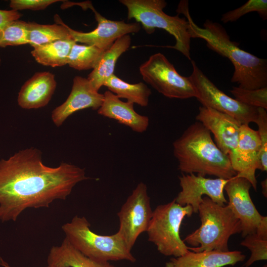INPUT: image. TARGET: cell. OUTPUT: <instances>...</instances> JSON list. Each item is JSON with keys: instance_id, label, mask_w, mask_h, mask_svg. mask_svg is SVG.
Masks as SVG:
<instances>
[{"instance_id": "cell-1", "label": "cell", "mask_w": 267, "mask_h": 267, "mask_svg": "<svg viewBox=\"0 0 267 267\" xmlns=\"http://www.w3.org/2000/svg\"><path fill=\"white\" fill-rule=\"evenodd\" d=\"M31 147L0 160V221H16L28 208H47L65 200L78 183L89 178L85 169L62 163L50 167Z\"/></svg>"}, {"instance_id": "cell-2", "label": "cell", "mask_w": 267, "mask_h": 267, "mask_svg": "<svg viewBox=\"0 0 267 267\" xmlns=\"http://www.w3.org/2000/svg\"><path fill=\"white\" fill-rule=\"evenodd\" d=\"M182 13L188 22L191 38H199L206 42L210 49L227 58L234 66L231 82L247 89L267 87V60L259 58L239 47L230 40L225 29L219 23L206 20L203 27L198 26L190 14L187 0H181L177 9Z\"/></svg>"}, {"instance_id": "cell-3", "label": "cell", "mask_w": 267, "mask_h": 267, "mask_svg": "<svg viewBox=\"0 0 267 267\" xmlns=\"http://www.w3.org/2000/svg\"><path fill=\"white\" fill-rule=\"evenodd\" d=\"M173 153L182 173H197L229 179L236 176L228 155L213 141L211 133L196 121L184 131L173 144Z\"/></svg>"}, {"instance_id": "cell-4", "label": "cell", "mask_w": 267, "mask_h": 267, "mask_svg": "<svg viewBox=\"0 0 267 267\" xmlns=\"http://www.w3.org/2000/svg\"><path fill=\"white\" fill-rule=\"evenodd\" d=\"M198 213L200 227L183 240L185 244L194 246L189 250L199 252L208 251L227 252L230 237L241 232L240 221L230 207L221 206L207 196H204Z\"/></svg>"}, {"instance_id": "cell-5", "label": "cell", "mask_w": 267, "mask_h": 267, "mask_svg": "<svg viewBox=\"0 0 267 267\" xmlns=\"http://www.w3.org/2000/svg\"><path fill=\"white\" fill-rule=\"evenodd\" d=\"M65 238L78 250L98 262L126 260L132 263L135 259L121 235L117 232L110 235L92 231L85 217L74 216L61 226Z\"/></svg>"}, {"instance_id": "cell-6", "label": "cell", "mask_w": 267, "mask_h": 267, "mask_svg": "<svg viewBox=\"0 0 267 267\" xmlns=\"http://www.w3.org/2000/svg\"><path fill=\"white\" fill-rule=\"evenodd\" d=\"M128 10V19H134L141 24L147 34L153 33L156 28L162 29L174 36L176 44L173 48L191 60L190 40L188 22L179 14L170 16L165 13L164 0H120Z\"/></svg>"}, {"instance_id": "cell-7", "label": "cell", "mask_w": 267, "mask_h": 267, "mask_svg": "<svg viewBox=\"0 0 267 267\" xmlns=\"http://www.w3.org/2000/svg\"><path fill=\"white\" fill-rule=\"evenodd\" d=\"M193 213L191 206H182L175 199L158 205L153 211L146 231L148 241L165 256L178 257L184 255L189 251V247L180 238V227L183 219L190 217Z\"/></svg>"}, {"instance_id": "cell-8", "label": "cell", "mask_w": 267, "mask_h": 267, "mask_svg": "<svg viewBox=\"0 0 267 267\" xmlns=\"http://www.w3.org/2000/svg\"><path fill=\"white\" fill-rule=\"evenodd\" d=\"M139 70L144 82L167 97L187 99L196 97L189 77L180 75L160 52L151 55L140 66Z\"/></svg>"}, {"instance_id": "cell-9", "label": "cell", "mask_w": 267, "mask_h": 267, "mask_svg": "<svg viewBox=\"0 0 267 267\" xmlns=\"http://www.w3.org/2000/svg\"><path fill=\"white\" fill-rule=\"evenodd\" d=\"M191 64L192 72L189 78L195 88L196 98L202 106L225 113L242 125L256 122L259 108L247 105L228 96L208 79L194 61L191 60Z\"/></svg>"}, {"instance_id": "cell-10", "label": "cell", "mask_w": 267, "mask_h": 267, "mask_svg": "<svg viewBox=\"0 0 267 267\" xmlns=\"http://www.w3.org/2000/svg\"><path fill=\"white\" fill-rule=\"evenodd\" d=\"M153 214L146 185L139 182L117 213V231L131 250L138 236L146 232Z\"/></svg>"}, {"instance_id": "cell-11", "label": "cell", "mask_w": 267, "mask_h": 267, "mask_svg": "<svg viewBox=\"0 0 267 267\" xmlns=\"http://www.w3.org/2000/svg\"><path fill=\"white\" fill-rule=\"evenodd\" d=\"M260 151L261 142L258 131L248 125H242L237 144L228 156L236 176L248 180L255 190L257 188L256 171L261 170Z\"/></svg>"}, {"instance_id": "cell-12", "label": "cell", "mask_w": 267, "mask_h": 267, "mask_svg": "<svg viewBox=\"0 0 267 267\" xmlns=\"http://www.w3.org/2000/svg\"><path fill=\"white\" fill-rule=\"evenodd\" d=\"M178 178L181 190L175 198V201L182 206H191L193 213H198L200 204L205 196L221 206L227 203L223 191L229 179L210 178L199 175L183 173Z\"/></svg>"}, {"instance_id": "cell-13", "label": "cell", "mask_w": 267, "mask_h": 267, "mask_svg": "<svg viewBox=\"0 0 267 267\" xmlns=\"http://www.w3.org/2000/svg\"><path fill=\"white\" fill-rule=\"evenodd\" d=\"M251 186L245 178L235 176L228 180L224 187L228 198L227 204L240 221L243 237L256 232L263 216L251 198Z\"/></svg>"}, {"instance_id": "cell-14", "label": "cell", "mask_w": 267, "mask_h": 267, "mask_svg": "<svg viewBox=\"0 0 267 267\" xmlns=\"http://www.w3.org/2000/svg\"><path fill=\"white\" fill-rule=\"evenodd\" d=\"M88 6L93 11L97 22V27L89 32H82L67 28L74 41L87 45H94L104 51L109 49L119 38L131 33L138 32L141 25L139 23H126L113 21L103 17L93 8L91 3Z\"/></svg>"}, {"instance_id": "cell-15", "label": "cell", "mask_w": 267, "mask_h": 267, "mask_svg": "<svg viewBox=\"0 0 267 267\" xmlns=\"http://www.w3.org/2000/svg\"><path fill=\"white\" fill-rule=\"evenodd\" d=\"M195 118L213 134L216 144L224 154L228 155L236 146L242 124L235 118L202 106Z\"/></svg>"}, {"instance_id": "cell-16", "label": "cell", "mask_w": 267, "mask_h": 267, "mask_svg": "<svg viewBox=\"0 0 267 267\" xmlns=\"http://www.w3.org/2000/svg\"><path fill=\"white\" fill-rule=\"evenodd\" d=\"M103 100V94L95 89L87 78L76 76L72 89L66 100L51 113L53 123L59 127L75 112L91 108L98 110Z\"/></svg>"}, {"instance_id": "cell-17", "label": "cell", "mask_w": 267, "mask_h": 267, "mask_svg": "<svg viewBox=\"0 0 267 267\" xmlns=\"http://www.w3.org/2000/svg\"><path fill=\"white\" fill-rule=\"evenodd\" d=\"M134 105L132 102L122 101L108 90L103 93V100L97 113L103 117L116 120L135 132L142 133L146 131L149 119L147 116L137 113Z\"/></svg>"}, {"instance_id": "cell-18", "label": "cell", "mask_w": 267, "mask_h": 267, "mask_svg": "<svg viewBox=\"0 0 267 267\" xmlns=\"http://www.w3.org/2000/svg\"><path fill=\"white\" fill-rule=\"evenodd\" d=\"M54 75L49 72L36 73L22 86L17 103L23 109H38L47 105L56 87Z\"/></svg>"}, {"instance_id": "cell-19", "label": "cell", "mask_w": 267, "mask_h": 267, "mask_svg": "<svg viewBox=\"0 0 267 267\" xmlns=\"http://www.w3.org/2000/svg\"><path fill=\"white\" fill-rule=\"evenodd\" d=\"M245 256L239 251L221 252L189 251L184 255L171 258L165 267H223L243 261Z\"/></svg>"}, {"instance_id": "cell-20", "label": "cell", "mask_w": 267, "mask_h": 267, "mask_svg": "<svg viewBox=\"0 0 267 267\" xmlns=\"http://www.w3.org/2000/svg\"><path fill=\"white\" fill-rule=\"evenodd\" d=\"M131 44V37L126 35L118 39L109 49L104 52L87 78L95 89L98 91L107 80L114 74L116 62L120 56L129 49Z\"/></svg>"}, {"instance_id": "cell-21", "label": "cell", "mask_w": 267, "mask_h": 267, "mask_svg": "<svg viewBox=\"0 0 267 267\" xmlns=\"http://www.w3.org/2000/svg\"><path fill=\"white\" fill-rule=\"evenodd\" d=\"M47 262L53 267H116L109 262H98L86 256L65 238L60 245L51 248Z\"/></svg>"}, {"instance_id": "cell-22", "label": "cell", "mask_w": 267, "mask_h": 267, "mask_svg": "<svg viewBox=\"0 0 267 267\" xmlns=\"http://www.w3.org/2000/svg\"><path fill=\"white\" fill-rule=\"evenodd\" d=\"M76 42L72 38L59 40L33 47L31 54L37 62L52 67L67 64L72 46Z\"/></svg>"}, {"instance_id": "cell-23", "label": "cell", "mask_w": 267, "mask_h": 267, "mask_svg": "<svg viewBox=\"0 0 267 267\" xmlns=\"http://www.w3.org/2000/svg\"><path fill=\"white\" fill-rule=\"evenodd\" d=\"M55 24H40L28 22V44L33 47L55 41L72 38L66 25L60 17L54 16Z\"/></svg>"}, {"instance_id": "cell-24", "label": "cell", "mask_w": 267, "mask_h": 267, "mask_svg": "<svg viewBox=\"0 0 267 267\" xmlns=\"http://www.w3.org/2000/svg\"><path fill=\"white\" fill-rule=\"evenodd\" d=\"M103 86L120 98L145 107L148 104L151 90L142 82L130 84L120 79L115 74L104 83Z\"/></svg>"}, {"instance_id": "cell-25", "label": "cell", "mask_w": 267, "mask_h": 267, "mask_svg": "<svg viewBox=\"0 0 267 267\" xmlns=\"http://www.w3.org/2000/svg\"><path fill=\"white\" fill-rule=\"evenodd\" d=\"M104 51L94 45L76 43L71 49L67 64L78 70L93 69Z\"/></svg>"}, {"instance_id": "cell-26", "label": "cell", "mask_w": 267, "mask_h": 267, "mask_svg": "<svg viewBox=\"0 0 267 267\" xmlns=\"http://www.w3.org/2000/svg\"><path fill=\"white\" fill-rule=\"evenodd\" d=\"M28 22L17 20L0 30V47L28 44Z\"/></svg>"}, {"instance_id": "cell-27", "label": "cell", "mask_w": 267, "mask_h": 267, "mask_svg": "<svg viewBox=\"0 0 267 267\" xmlns=\"http://www.w3.org/2000/svg\"><path fill=\"white\" fill-rule=\"evenodd\" d=\"M239 102L248 106L267 109V87L257 89H247L233 87L229 90Z\"/></svg>"}, {"instance_id": "cell-28", "label": "cell", "mask_w": 267, "mask_h": 267, "mask_svg": "<svg viewBox=\"0 0 267 267\" xmlns=\"http://www.w3.org/2000/svg\"><path fill=\"white\" fill-rule=\"evenodd\" d=\"M257 12L263 19L267 18V0H249L239 7L224 13L221 21L224 23L235 22L248 13Z\"/></svg>"}, {"instance_id": "cell-29", "label": "cell", "mask_w": 267, "mask_h": 267, "mask_svg": "<svg viewBox=\"0 0 267 267\" xmlns=\"http://www.w3.org/2000/svg\"><path fill=\"white\" fill-rule=\"evenodd\" d=\"M251 252L250 258L245 263L244 267H249L257 261L267 259V239L263 238L256 233L246 235L241 242Z\"/></svg>"}, {"instance_id": "cell-30", "label": "cell", "mask_w": 267, "mask_h": 267, "mask_svg": "<svg viewBox=\"0 0 267 267\" xmlns=\"http://www.w3.org/2000/svg\"><path fill=\"white\" fill-rule=\"evenodd\" d=\"M255 123L258 125L261 142L260 161L261 171L267 170V110L259 108L258 116Z\"/></svg>"}, {"instance_id": "cell-31", "label": "cell", "mask_w": 267, "mask_h": 267, "mask_svg": "<svg viewBox=\"0 0 267 267\" xmlns=\"http://www.w3.org/2000/svg\"><path fill=\"white\" fill-rule=\"evenodd\" d=\"M61 1L59 0H11L10 7L14 10L29 9L40 10L45 9L52 3Z\"/></svg>"}, {"instance_id": "cell-32", "label": "cell", "mask_w": 267, "mask_h": 267, "mask_svg": "<svg viewBox=\"0 0 267 267\" xmlns=\"http://www.w3.org/2000/svg\"><path fill=\"white\" fill-rule=\"evenodd\" d=\"M21 14L18 11L0 9V30L10 22L19 20Z\"/></svg>"}, {"instance_id": "cell-33", "label": "cell", "mask_w": 267, "mask_h": 267, "mask_svg": "<svg viewBox=\"0 0 267 267\" xmlns=\"http://www.w3.org/2000/svg\"><path fill=\"white\" fill-rule=\"evenodd\" d=\"M255 233L259 236L267 239V217L266 216H262Z\"/></svg>"}, {"instance_id": "cell-34", "label": "cell", "mask_w": 267, "mask_h": 267, "mask_svg": "<svg viewBox=\"0 0 267 267\" xmlns=\"http://www.w3.org/2000/svg\"><path fill=\"white\" fill-rule=\"evenodd\" d=\"M261 185L262 188V193L264 196L267 198V179L266 178L261 182Z\"/></svg>"}, {"instance_id": "cell-35", "label": "cell", "mask_w": 267, "mask_h": 267, "mask_svg": "<svg viewBox=\"0 0 267 267\" xmlns=\"http://www.w3.org/2000/svg\"><path fill=\"white\" fill-rule=\"evenodd\" d=\"M0 265L2 267H11L9 265L5 262L3 259L0 257ZM45 267H53L51 266L47 265Z\"/></svg>"}, {"instance_id": "cell-36", "label": "cell", "mask_w": 267, "mask_h": 267, "mask_svg": "<svg viewBox=\"0 0 267 267\" xmlns=\"http://www.w3.org/2000/svg\"><path fill=\"white\" fill-rule=\"evenodd\" d=\"M263 267H267V265H265Z\"/></svg>"}, {"instance_id": "cell-37", "label": "cell", "mask_w": 267, "mask_h": 267, "mask_svg": "<svg viewBox=\"0 0 267 267\" xmlns=\"http://www.w3.org/2000/svg\"><path fill=\"white\" fill-rule=\"evenodd\" d=\"M0 63H1V59H0Z\"/></svg>"}]
</instances>
